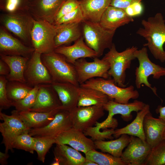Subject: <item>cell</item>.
I'll return each mask as SVG.
<instances>
[{
    "instance_id": "44",
    "label": "cell",
    "mask_w": 165,
    "mask_h": 165,
    "mask_svg": "<svg viewBox=\"0 0 165 165\" xmlns=\"http://www.w3.org/2000/svg\"><path fill=\"white\" fill-rule=\"evenodd\" d=\"M142 0H111L110 6L123 9Z\"/></svg>"
},
{
    "instance_id": "40",
    "label": "cell",
    "mask_w": 165,
    "mask_h": 165,
    "mask_svg": "<svg viewBox=\"0 0 165 165\" xmlns=\"http://www.w3.org/2000/svg\"><path fill=\"white\" fill-rule=\"evenodd\" d=\"M85 20L79 6L77 9L61 17L54 24L82 23Z\"/></svg>"
},
{
    "instance_id": "4",
    "label": "cell",
    "mask_w": 165,
    "mask_h": 165,
    "mask_svg": "<svg viewBox=\"0 0 165 165\" xmlns=\"http://www.w3.org/2000/svg\"><path fill=\"white\" fill-rule=\"evenodd\" d=\"M41 58L53 82H68L80 85L74 65L68 62L64 56L54 51L42 54Z\"/></svg>"
},
{
    "instance_id": "2",
    "label": "cell",
    "mask_w": 165,
    "mask_h": 165,
    "mask_svg": "<svg viewBox=\"0 0 165 165\" xmlns=\"http://www.w3.org/2000/svg\"><path fill=\"white\" fill-rule=\"evenodd\" d=\"M0 19L2 26L7 30L19 38L26 45L32 46L31 33L35 19L27 9L2 13Z\"/></svg>"
},
{
    "instance_id": "16",
    "label": "cell",
    "mask_w": 165,
    "mask_h": 165,
    "mask_svg": "<svg viewBox=\"0 0 165 165\" xmlns=\"http://www.w3.org/2000/svg\"><path fill=\"white\" fill-rule=\"evenodd\" d=\"M151 149L146 141L130 135V142L120 158L127 165H144Z\"/></svg>"
},
{
    "instance_id": "33",
    "label": "cell",
    "mask_w": 165,
    "mask_h": 165,
    "mask_svg": "<svg viewBox=\"0 0 165 165\" xmlns=\"http://www.w3.org/2000/svg\"><path fill=\"white\" fill-rule=\"evenodd\" d=\"M86 158L98 165H127L120 157H115L108 153L100 152L92 149L85 154Z\"/></svg>"
},
{
    "instance_id": "32",
    "label": "cell",
    "mask_w": 165,
    "mask_h": 165,
    "mask_svg": "<svg viewBox=\"0 0 165 165\" xmlns=\"http://www.w3.org/2000/svg\"><path fill=\"white\" fill-rule=\"evenodd\" d=\"M33 87L26 83L17 81H8L6 86L8 98L12 102L24 97Z\"/></svg>"
},
{
    "instance_id": "48",
    "label": "cell",
    "mask_w": 165,
    "mask_h": 165,
    "mask_svg": "<svg viewBox=\"0 0 165 165\" xmlns=\"http://www.w3.org/2000/svg\"><path fill=\"white\" fill-rule=\"evenodd\" d=\"M83 165H98L97 164L91 160L86 159Z\"/></svg>"
},
{
    "instance_id": "46",
    "label": "cell",
    "mask_w": 165,
    "mask_h": 165,
    "mask_svg": "<svg viewBox=\"0 0 165 165\" xmlns=\"http://www.w3.org/2000/svg\"><path fill=\"white\" fill-rule=\"evenodd\" d=\"M9 156L8 153L5 152L4 153L0 152V163L2 165H7L8 164L7 160Z\"/></svg>"
},
{
    "instance_id": "31",
    "label": "cell",
    "mask_w": 165,
    "mask_h": 165,
    "mask_svg": "<svg viewBox=\"0 0 165 165\" xmlns=\"http://www.w3.org/2000/svg\"><path fill=\"white\" fill-rule=\"evenodd\" d=\"M130 136L123 134L118 138L109 141H94L96 148L104 152L108 153L113 156L120 157L123 151L130 142Z\"/></svg>"
},
{
    "instance_id": "10",
    "label": "cell",
    "mask_w": 165,
    "mask_h": 165,
    "mask_svg": "<svg viewBox=\"0 0 165 165\" xmlns=\"http://www.w3.org/2000/svg\"><path fill=\"white\" fill-rule=\"evenodd\" d=\"M145 104L137 100H135L132 102L122 104L116 102L113 99L110 100L103 106L105 110L108 112L107 118L103 122H97V123L101 129H114L118 125L117 120L113 118L114 115L119 114L124 120L128 121L132 118L131 112L133 111L137 112L141 110Z\"/></svg>"
},
{
    "instance_id": "47",
    "label": "cell",
    "mask_w": 165,
    "mask_h": 165,
    "mask_svg": "<svg viewBox=\"0 0 165 165\" xmlns=\"http://www.w3.org/2000/svg\"><path fill=\"white\" fill-rule=\"evenodd\" d=\"M156 111L157 113L160 114L159 118L162 119L165 122V106L163 107L161 105L159 106Z\"/></svg>"
},
{
    "instance_id": "50",
    "label": "cell",
    "mask_w": 165,
    "mask_h": 165,
    "mask_svg": "<svg viewBox=\"0 0 165 165\" xmlns=\"http://www.w3.org/2000/svg\"><path fill=\"white\" fill-rule=\"evenodd\" d=\"M28 0L30 2V1H31L32 0Z\"/></svg>"
},
{
    "instance_id": "39",
    "label": "cell",
    "mask_w": 165,
    "mask_h": 165,
    "mask_svg": "<svg viewBox=\"0 0 165 165\" xmlns=\"http://www.w3.org/2000/svg\"><path fill=\"white\" fill-rule=\"evenodd\" d=\"M29 2L28 0H0V9L6 12L27 9Z\"/></svg>"
},
{
    "instance_id": "37",
    "label": "cell",
    "mask_w": 165,
    "mask_h": 165,
    "mask_svg": "<svg viewBox=\"0 0 165 165\" xmlns=\"http://www.w3.org/2000/svg\"><path fill=\"white\" fill-rule=\"evenodd\" d=\"M38 85L33 87L28 94L22 99L14 101L13 106L18 112L29 111L34 105L37 97Z\"/></svg>"
},
{
    "instance_id": "8",
    "label": "cell",
    "mask_w": 165,
    "mask_h": 165,
    "mask_svg": "<svg viewBox=\"0 0 165 165\" xmlns=\"http://www.w3.org/2000/svg\"><path fill=\"white\" fill-rule=\"evenodd\" d=\"M57 31V25L35 19L31 38L35 51L42 54L54 51L56 48L54 39Z\"/></svg>"
},
{
    "instance_id": "49",
    "label": "cell",
    "mask_w": 165,
    "mask_h": 165,
    "mask_svg": "<svg viewBox=\"0 0 165 165\" xmlns=\"http://www.w3.org/2000/svg\"><path fill=\"white\" fill-rule=\"evenodd\" d=\"M163 139L165 140V130L163 134Z\"/></svg>"
},
{
    "instance_id": "23",
    "label": "cell",
    "mask_w": 165,
    "mask_h": 165,
    "mask_svg": "<svg viewBox=\"0 0 165 165\" xmlns=\"http://www.w3.org/2000/svg\"><path fill=\"white\" fill-rule=\"evenodd\" d=\"M134 20L124 9L110 6L103 14L99 23L107 30L116 31L118 28Z\"/></svg>"
},
{
    "instance_id": "43",
    "label": "cell",
    "mask_w": 165,
    "mask_h": 165,
    "mask_svg": "<svg viewBox=\"0 0 165 165\" xmlns=\"http://www.w3.org/2000/svg\"><path fill=\"white\" fill-rule=\"evenodd\" d=\"M124 10L129 16L133 18L141 15L143 12V8L140 2L132 5Z\"/></svg>"
},
{
    "instance_id": "27",
    "label": "cell",
    "mask_w": 165,
    "mask_h": 165,
    "mask_svg": "<svg viewBox=\"0 0 165 165\" xmlns=\"http://www.w3.org/2000/svg\"><path fill=\"white\" fill-rule=\"evenodd\" d=\"M150 112L149 105L145 104L141 110L137 112L135 118L131 123L123 128L115 130L113 137L117 138L122 134H127L136 136L145 141L143 121L145 116Z\"/></svg>"
},
{
    "instance_id": "9",
    "label": "cell",
    "mask_w": 165,
    "mask_h": 165,
    "mask_svg": "<svg viewBox=\"0 0 165 165\" xmlns=\"http://www.w3.org/2000/svg\"><path fill=\"white\" fill-rule=\"evenodd\" d=\"M0 119L3 121L0 123V132L3 138L1 143L5 145V152L8 153L10 151L13 152L12 145L15 138L30 129L22 120L16 110L12 111L10 115L0 111Z\"/></svg>"
},
{
    "instance_id": "6",
    "label": "cell",
    "mask_w": 165,
    "mask_h": 165,
    "mask_svg": "<svg viewBox=\"0 0 165 165\" xmlns=\"http://www.w3.org/2000/svg\"><path fill=\"white\" fill-rule=\"evenodd\" d=\"M80 86L99 90L115 101L120 103H127L130 99H136L139 96L138 92L133 86L126 88L119 87L115 83L113 79L92 78Z\"/></svg>"
},
{
    "instance_id": "36",
    "label": "cell",
    "mask_w": 165,
    "mask_h": 165,
    "mask_svg": "<svg viewBox=\"0 0 165 165\" xmlns=\"http://www.w3.org/2000/svg\"><path fill=\"white\" fill-rule=\"evenodd\" d=\"M27 131L17 136L14 139L12 146L13 148L24 150L31 154H33L34 137L31 136Z\"/></svg>"
},
{
    "instance_id": "1",
    "label": "cell",
    "mask_w": 165,
    "mask_h": 165,
    "mask_svg": "<svg viewBox=\"0 0 165 165\" xmlns=\"http://www.w3.org/2000/svg\"><path fill=\"white\" fill-rule=\"evenodd\" d=\"M143 26L136 33L144 38L147 43L144 45L147 46L154 57L163 63L165 61V20L162 14L156 13L147 20H141Z\"/></svg>"
},
{
    "instance_id": "7",
    "label": "cell",
    "mask_w": 165,
    "mask_h": 165,
    "mask_svg": "<svg viewBox=\"0 0 165 165\" xmlns=\"http://www.w3.org/2000/svg\"><path fill=\"white\" fill-rule=\"evenodd\" d=\"M134 55L139 62V66L136 68L135 72V82L137 88H140L141 84H144L158 96L156 88L152 87L148 79L151 75H152L153 78L157 79L165 76V68L162 67L151 61L148 57L147 48L145 47H143L139 50H136Z\"/></svg>"
},
{
    "instance_id": "20",
    "label": "cell",
    "mask_w": 165,
    "mask_h": 165,
    "mask_svg": "<svg viewBox=\"0 0 165 165\" xmlns=\"http://www.w3.org/2000/svg\"><path fill=\"white\" fill-rule=\"evenodd\" d=\"M54 52L64 56L68 62L73 64L81 58L97 57L95 51L85 42L83 36L75 41L72 45L58 47L55 49Z\"/></svg>"
},
{
    "instance_id": "34",
    "label": "cell",
    "mask_w": 165,
    "mask_h": 165,
    "mask_svg": "<svg viewBox=\"0 0 165 165\" xmlns=\"http://www.w3.org/2000/svg\"><path fill=\"white\" fill-rule=\"evenodd\" d=\"M33 137L34 149L37 153L38 159L44 163L47 153L53 144H56L55 138L46 136Z\"/></svg>"
},
{
    "instance_id": "18",
    "label": "cell",
    "mask_w": 165,
    "mask_h": 165,
    "mask_svg": "<svg viewBox=\"0 0 165 165\" xmlns=\"http://www.w3.org/2000/svg\"><path fill=\"white\" fill-rule=\"evenodd\" d=\"M55 138L56 144L69 145L85 154L96 149L94 142L91 138L86 137L83 131L73 127L61 133Z\"/></svg>"
},
{
    "instance_id": "21",
    "label": "cell",
    "mask_w": 165,
    "mask_h": 165,
    "mask_svg": "<svg viewBox=\"0 0 165 165\" xmlns=\"http://www.w3.org/2000/svg\"><path fill=\"white\" fill-rule=\"evenodd\" d=\"M143 128L146 141L152 148L163 139L165 122L159 118L154 117L150 112L144 118Z\"/></svg>"
},
{
    "instance_id": "35",
    "label": "cell",
    "mask_w": 165,
    "mask_h": 165,
    "mask_svg": "<svg viewBox=\"0 0 165 165\" xmlns=\"http://www.w3.org/2000/svg\"><path fill=\"white\" fill-rule=\"evenodd\" d=\"M165 165V140L152 148L144 165Z\"/></svg>"
},
{
    "instance_id": "42",
    "label": "cell",
    "mask_w": 165,
    "mask_h": 165,
    "mask_svg": "<svg viewBox=\"0 0 165 165\" xmlns=\"http://www.w3.org/2000/svg\"><path fill=\"white\" fill-rule=\"evenodd\" d=\"M80 6L78 0H67L62 5L56 16L53 24H54L61 17L75 10Z\"/></svg>"
},
{
    "instance_id": "26",
    "label": "cell",
    "mask_w": 165,
    "mask_h": 165,
    "mask_svg": "<svg viewBox=\"0 0 165 165\" xmlns=\"http://www.w3.org/2000/svg\"><path fill=\"white\" fill-rule=\"evenodd\" d=\"M82 23L56 25L57 31L54 39L55 48L74 42L82 36Z\"/></svg>"
},
{
    "instance_id": "12",
    "label": "cell",
    "mask_w": 165,
    "mask_h": 165,
    "mask_svg": "<svg viewBox=\"0 0 165 165\" xmlns=\"http://www.w3.org/2000/svg\"><path fill=\"white\" fill-rule=\"evenodd\" d=\"M104 110L102 106H77L69 111L72 127L83 131L93 127L104 115Z\"/></svg>"
},
{
    "instance_id": "13",
    "label": "cell",
    "mask_w": 165,
    "mask_h": 165,
    "mask_svg": "<svg viewBox=\"0 0 165 165\" xmlns=\"http://www.w3.org/2000/svg\"><path fill=\"white\" fill-rule=\"evenodd\" d=\"M41 54L35 51L27 62L24 71L26 83L32 87L53 82L49 72L42 62Z\"/></svg>"
},
{
    "instance_id": "22",
    "label": "cell",
    "mask_w": 165,
    "mask_h": 165,
    "mask_svg": "<svg viewBox=\"0 0 165 165\" xmlns=\"http://www.w3.org/2000/svg\"><path fill=\"white\" fill-rule=\"evenodd\" d=\"M51 84L58 95L63 109L70 111L77 106L80 85L68 82H53Z\"/></svg>"
},
{
    "instance_id": "38",
    "label": "cell",
    "mask_w": 165,
    "mask_h": 165,
    "mask_svg": "<svg viewBox=\"0 0 165 165\" xmlns=\"http://www.w3.org/2000/svg\"><path fill=\"white\" fill-rule=\"evenodd\" d=\"M100 126L96 123L95 126L89 127L83 131L86 136H89L94 141H105V139H112L115 130L113 128L104 129L102 131L100 130Z\"/></svg>"
},
{
    "instance_id": "24",
    "label": "cell",
    "mask_w": 165,
    "mask_h": 165,
    "mask_svg": "<svg viewBox=\"0 0 165 165\" xmlns=\"http://www.w3.org/2000/svg\"><path fill=\"white\" fill-rule=\"evenodd\" d=\"M75 149L64 144H56L53 153L54 161L52 165H83L86 160Z\"/></svg>"
},
{
    "instance_id": "11",
    "label": "cell",
    "mask_w": 165,
    "mask_h": 165,
    "mask_svg": "<svg viewBox=\"0 0 165 165\" xmlns=\"http://www.w3.org/2000/svg\"><path fill=\"white\" fill-rule=\"evenodd\" d=\"M77 72L78 82L80 85L95 77L108 79L110 65L108 62L98 57L93 62L87 61L85 58L77 60L73 64Z\"/></svg>"
},
{
    "instance_id": "29",
    "label": "cell",
    "mask_w": 165,
    "mask_h": 165,
    "mask_svg": "<svg viewBox=\"0 0 165 165\" xmlns=\"http://www.w3.org/2000/svg\"><path fill=\"white\" fill-rule=\"evenodd\" d=\"M0 59L9 65L10 72L6 76L8 81H17L26 83L24 72L30 58L20 56H10L0 54Z\"/></svg>"
},
{
    "instance_id": "17",
    "label": "cell",
    "mask_w": 165,
    "mask_h": 165,
    "mask_svg": "<svg viewBox=\"0 0 165 165\" xmlns=\"http://www.w3.org/2000/svg\"><path fill=\"white\" fill-rule=\"evenodd\" d=\"M34 48L12 36L3 26L0 27V54L30 58Z\"/></svg>"
},
{
    "instance_id": "19",
    "label": "cell",
    "mask_w": 165,
    "mask_h": 165,
    "mask_svg": "<svg viewBox=\"0 0 165 165\" xmlns=\"http://www.w3.org/2000/svg\"><path fill=\"white\" fill-rule=\"evenodd\" d=\"M38 86L35 103L29 111L47 112L62 107L58 95L51 84Z\"/></svg>"
},
{
    "instance_id": "30",
    "label": "cell",
    "mask_w": 165,
    "mask_h": 165,
    "mask_svg": "<svg viewBox=\"0 0 165 165\" xmlns=\"http://www.w3.org/2000/svg\"><path fill=\"white\" fill-rule=\"evenodd\" d=\"M78 90V107L103 106L108 101L112 99L103 92L95 89L79 86Z\"/></svg>"
},
{
    "instance_id": "45",
    "label": "cell",
    "mask_w": 165,
    "mask_h": 165,
    "mask_svg": "<svg viewBox=\"0 0 165 165\" xmlns=\"http://www.w3.org/2000/svg\"><path fill=\"white\" fill-rule=\"evenodd\" d=\"M10 69L9 65L2 59H0V75L5 76L9 74Z\"/></svg>"
},
{
    "instance_id": "25",
    "label": "cell",
    "mask_w": 165,
    "mask_h": 165,
    "mask_svg": "<svg viewBox=\"0 0 165 165\" xmlns=\"http://www.w3.org/2000/svg\"><path fill=\"white\" fill-rule=\"evenodd\" d=\"M79 1L85 20L99 23L104 13L110 6L111 0H81Z\"/></svg>"
},
{
    "instance_id": "15",
    "label": "cell",
    "mask_w": 165,
    "mask_h": 165,
    "mask_svg": "<svg viewBox=\"0 0 165 165\" xmlns=\"http://www.w3.org/2000/svg\"><path fill=\"white\" fill-rule=\"evenodd\" d=\"M72 127L69 112L61 109L47 125L40 128L31 129L29 133L32 136H46L55 138L61 133Z\"/></svg>"
},
{
    "instance_id": "51",
    "label": "cell",
    "mask_w": 165,
    "mask_h": 165,
    "mask_svg": "<svg viewBox=\"0 0 165 165\" xmlns=\"http://www.w3.org/2000/svg\"><path fill=\"white\" fill-rule=\"evenodd\" d=\"M164 86H165V84H164Z\"/></svg>"
},
{
    "instance_id": "28",
    "label": "cell",
    "mask_w": 165,
    "mask_h": 165,
    "mask_svg": "<svg viewBox=\"0 0 165 165\" xmlns=\"http://www.w3.org/2000/svg\"><path fill=\"white\" fill-rule=\"evenodd\" d=\"M61 109H63L62 107L47 112L29 111L18 112L20 117L28 127L30 129H36L48 124L54 119L56 113Z\"/></svg>"
},
{
    "instance_id": "3",
    "label": "cell",
    "mask_w": 165,
    "mask_h": 165,
    "mask_svg": "<svg viewBox=\"0 0 165 165\" xmlns=\"http://www.w3.org/2000/svg\"><path fill=\"white\" fill-rule=\"evenodd\" d=\"M109 49L102 58L109 64L108 74L110 77L113 78L116 84L121 87H125L126 71L130 68L132 61L136 58L134 53L138 48L132 46L119 52L113 43Z\"/></svg>"
},
{
    "instance_id": "41",
    "label": "cell",
    "mask_w": 165,
    "mask_h": 165,
    "mask_svg": "<svg viewBox=\"0 0 165 165\" xmlns=\"http://www.w3.org/2000/svg\"><path fill=\"white\" fill-rule=\"evenodd\" d=\"M8 81L6 76H0V111L13 106V102L8 98L6 89Z\"/></svg>"
},
{
    "instance_id": "5",
    "label": "cell",
    "mask_w": 165,
    "mask_h": 165,
    "mask_svg": "<svg viewBox=\"0 0 165 165\" xmlns=\"http://www.w3.org/2000/svg\"><path fill=\"white\" fill-rule=\"evenodd\" d=\"M82 36L86 44L95 51L97 57H101L105 50L110 49L116 31L107 30L99 23L85 20L81 23Z\"/></svg>"
},
{
    "instance_id": "14",
    "label": "cell",
    "mask_w": 165,
    "mask_h": 165,
    "mask_svg": "<svg viewBox=\"0 0 165 165\" xmlns=\"http://www.w3.org/2000/svg\"><path fill=\"white\" fill-rule=\"evenodd\" d=\"M67 0H32L27 9L35 20L53 24L58 11Z\"/></svg>"
}]
</instances>
